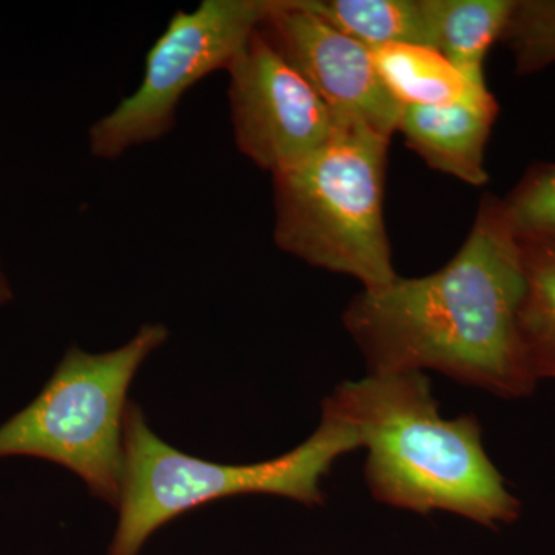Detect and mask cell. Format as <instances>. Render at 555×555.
Returning <instances> with one entry per match:
<instances>
[{"instance_id":"obj_1","label":"cell","mask_w":555,"mask_h":555,"mask_svg":"<svg viewBox=\"0 0 555 555\" xmlns=\"http://www.w3.org/2000/svg\"><path fill=\"white\" fill-rule=\"evenodd\" d=\"M524 244L486 196L454 258L437 272L363 288L343 315L371 374L437 371L505 398L535 389L520 339Z\"/></svg>"},{"instance_id":"obj_2","label":"cell","mask_w":555,"mask_h":555,"mask_svg":"<svg viewBox=\"0 0 555 555\" xmlns=\"http://www.w3.org/2000/svg\"><path fill=\"white\" fill-rule=\"evenodd\" d=\"M321 408L366 449L364 477L377 502L422 516L444 511L486 528L520 517V500L489 459L477 416H441L423 372H369L341 383Z\"/></svg>"},{"instance_id":"obj_3","label":"cell","mask_w":555,"mask_h":555,"mask_svg":"<svg viewBox=\"0 0 555 555\" xmlns=\"http://www.w3.org/2000/svg\"><path fill=\"white\" fill-rule=\"evenodd\" d=\"M360 449L357 434L321 408V422L299 447L251 463L204 462L164 443L133 401L124 416V476L119 521L108 555H139L153 532L175 518L233 495L286 496L302 505H323L321 481L339 456Z\"/></svg>"},{"instance_id":"obj_4","label":"cell","mask_w":555,"mask_h":555,"mask_svg":"<svg viewBox=\"0 0 555 555\" xmlns=\"http://www.w3.org/2000/svg\"><path fill=\"white\" fill-rule=\"evenodd\" d=\"M389 142L374 131L337 129L308 158L272 175L276 246L363 288L397 280L385 224Z\"/></svg>"},{"instance_id":"obj_5","label":"cell","mask_w":555,"mask_h":555,"mask_svg":"<svg viewBox=\"0 0 555 555\" xmlns=\"http://www.w3.org/2000/svg\"><path fill=\"white\" fill-rule=\"evenodd\" d=\"M167 338L166 326L147 324L112 352L69 347L38 398L0 426V459L38 456L67 467L91 495L118 507L127 392L138 369Z\"/></svg>"},{"instance_id":"obj_6","label":"cell","mask_w":555,"mask_h":555,"mask_svg":"<svg viewBox=\"0 0 555 555\" xmlns=\"http://www.w3.org/2000/svg\"><path fill=\"white\" fill-rule=\"evenodd\" d=\"M268 0H204L177 11L153 43L138 90L89 131L90 152L116 159L170 133L184 94L201 79L228 69L258 30Z\"/></svg>"},{"instance_id":"obj_7","label":"cell","mask_w":555,"mask_h":555,"mask_svg":"<svg viewBox=\"0 0 555 555\" xmlns=\"http://www.w3.org/2000/svg\"><path fill=\"white\" fill-rule=\"evenodd\" d=\"M225 72L236 147L259 169L286 170L337 131L326 104L259 27Z\"/></svg>"},{"instance_id":"obj_8","label":"cell","mask_w":555,"mask_h":555,"mask_svg":"<svg viewBox=\"0 0 555 555\" xmlns=\"http://www.w3.org/2000/svg\"><path fill=\"white\" fill-rule=\"evenodd\" d=\"M259 31L308 80L337 129L392 138L403 107L379 78L371 49L318 16L302 0H268Z\"/></svg>"},{"instance_id":"obj_9","label":"cell","mask_w":555,"mask_h":555,"mask_svg":"<svg viewBox=\"0 0 555 555\" xmlns=\"http://www.w3.org/2000/svg\"><path fill=\"white\" fill-rule=\"evenodd\" d=\"M499 115L494 94L447 105H408L401 109L397 131L430 169L466 184L485 185V152Z\"/></svg>"},{"instance_id":"obj_10","label":"cell","mask_w":555,"mask_h":555,"mask_svg":"<svg viewBox=\"0 0 555 555\" xmlns=\"http://www.w3.org/2000/svg\"><path fill=\"white\" fill-rule=\"evenodd\" d=\"M516 0H423L436 50L467 82L485 89V61L502 39Z\"/></svg>"},{"instance_id":"obj_11","label":"cell","mask_w":555,"mask_h":555,"mask_svg":"<svg viewBox=\"0 0 555 555\" xmlns=\"http://www.w3.org/2000/svg\"><path fill=\"white\" fill-rule=\"evenodd\" d=\"M375 67L390 96L401 105H447L489 93L473 86L437 50L389 46L372 50Z\"/></svg>"},{"instance_id":"obj_12","label":"cell","mask_w":555,"mask_h":555,"mask_svg":"<svg viewBox=\"0 0 555 555\" xmlns=\"http://www.w3.org/2000/svg\"><path fill=\"white\" fill-rule=\"evenodd\" d=\"M339 31L375 50L416 46L436 50L423 0H302Z\"/></svg>"},{"instance_id":"obj_13","label":"cell","mask_w":555,"mask_h":555,"mask_svg":"<svg viewBox=\"0 0 555 555\" xmlns=\"http://www.w3.org/2000/svg\"><path fill=\"white\" fill-rule=\"evenodd\" d=\"M521 244L526 288L518 312V339L526 366L537 383L555 378V247Z\"/></svg>"},{"instance_id":"obj_14","label":"cell","mask_w":555,"mask_h":555,"mask_svg":"<svg viewBox=\"0 0 555 555\" xmlns=\"http://www.w3.org/2000/svg\"><path fill=\"white\" fill-rule=\"evenodd\" d=\"M502 206L521 243L555 247V164L529 170Z\"/></svg>"},{"instance_id":"obj_15","label":"cell","mask_w":555,"mask_h":555,"mask_svg":"<svg viewBox=\"0 0 555 555\" xmlns=\"http://www.w3.org/2000/svg\"><path fill=\"white\" fill-rule=\"evenodd\" d=\"M518 75L555 64V0H516L503 31Z\"/></svg>"},{"instance_id":"obj_16","label":"cell","mask_w":555,"mask_h":555,"mask_svg":"<svg viewBox=\"0 0 555 555\" xmlns=\"http://www.w3.org/2000/svg\"><path fill=\"white\" fill-rule=\"evenodd\" d=\"M11 299V291L2 270H0V305H5Z\"/></svg>"}]
</instances>
